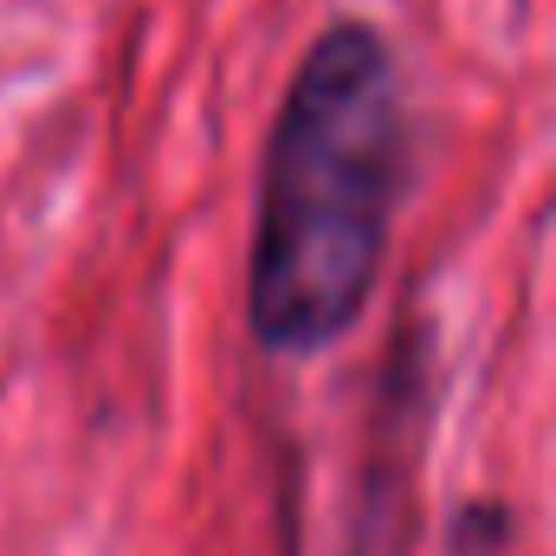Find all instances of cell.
I'll return each instance as SVG.
<instances>
[{"label":"cell","instance_id":"cell-1","mask_svg":"<svg viewBox=\"0 0 556 556\" xmlns=\"http://www.w3.org/2000/svg\"><path fill=\"white\" fill-rule=\"evenodd\" d=\"M408 168L415 130L395 52L369 20L343 13L291 65L266 137L247 260V324L266 356H317L356 330Z\"/></svg>","mask_w":556,"mask_h":556},{"label":"cell","instance_id":"cell-2","mask_svg":"<svg viewBox=\"0 0 556 556\" xmlns=\"http://www.w3.org/2000/svg\"><path fill=\"white\" fill-rule=\"evenodd\" d=\"M505 531H511L505 505H485V498L459 505V511H453V525H446V538H453V551H459V556H485V551H498V544H505Z\"/></svg>","mask_w":556,"mask_h":556}]
</instances>
